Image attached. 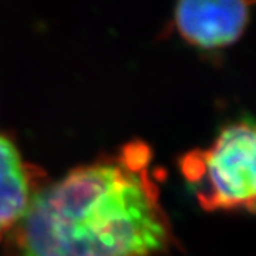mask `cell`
<instances>
[{
	"instance_id": "1",
	"label": "cell",
	"mask_w": 256,
	"mask_h": 256,
	"mask_svg": "<svg viewBox=\"0 0 256 256\" xmlns=\"http://www.w3.org/2000/svg\"><path fill=\"white\" fill-rule=\"evenodd\" d=\"M141 141L36 191L18 224V256H154L171 225Z\"/></svg>"
},
{
	"instance_id": "2",
	"label": "cell",
	"mask_w": 256,
	"mask_h": 256,
	"mask_svg": "<svg viewBox=\"0 0 256 256\" xmlns=\"http://www.w3.org/2000/svg\"><path fill=\"white\" fill-rule=\"evenodd\" d=\"M256 136L252 120L220 131L206 150L181 160V171L202 208L208 210L255 208Z\"/></svg>"
},
{
	"instance_id": "3",
	"label": "cell",
	"mask_w": 256,
	"mask_h": 256,
	"mask_svg": "<svg viewBox=\"0 0 256 256\" xmlns=\"http://www.w3.org/2000/svg\"><path fill=\"white\" fill-rule=\"evenodd\" d=\"M246 2L186 0L175 8V23L181 36L201 48H220L236 42L249 20Z\"/></svg>"
},
{
	"instance_id": "4",
	"label": "cell",
	"mask_w": 256,
	"mask_h": 256,
	"mask_svg": "<svg viewBox=\"0 0 256 256\" xmlns=\"http://www.w3.org/2000/svg\"><path fill=\"white\" fill-rule=\"evenodd\" d=\"M34 192L28 165L9 138L0 136V236L20 222Z\"/></svg>"
}]
</instances>
